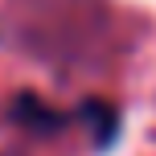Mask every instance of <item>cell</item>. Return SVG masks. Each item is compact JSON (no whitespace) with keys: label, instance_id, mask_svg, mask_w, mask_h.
<instances>
[{"label":"cell","instance_id":"cell-1","mask_svg":"<svg viewBox=\"0 0 156 156\" xmlns=\"http://www.w3.org/2000/svg\"><path fill=\"white\" fill-rule=\"evenodd\" d=\"M12 123H21V127H29V132H62V123H66V115L58 107H49L45 99H37V94H16L12 99Z\"/></svg>","mask_w":156,"mask_h":156},{"label":"cell","instance_id":"cell-2","mask_svg":"<svg viewBox=\"0 0 156 156\" xmlns=\"http://www.w3.org/2000/svg\"><path fill=\"white\" fill-rule=\"evenodd\" d=\"M86 119H90V123H99L94 144H111V136H115V107H107V103L90 99V103H86Z\"/></svg>","mask_w":156,"mask_h":156}]
</instances>
